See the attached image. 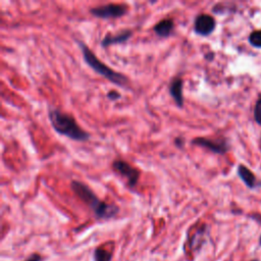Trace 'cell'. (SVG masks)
<instances>
[{
	"mask_svg": "<svg viewBox=\"0 0 261 261\" xmlns=\"http://www.w3.org/2000/svg\"><path fill=\"white\" fill-rule=\"evenodd\" d=\"M48 118L52 128L57 134L80 142H85L90 139V135L78 125L74 117L63 112L57 108L50 107L48 109Z\"/></svg>",
	"mask_w": 261,
	"mask_h": 261,
	"instance_id": "cell-1",
	"label": "cell"
},
{
	"mask_svg": "<svg viewBox=\"0 0 261 261\" xmlns=\"http://www.w3.org/2000/svg\"><path fill=\"white\" fill-rule=\"evenodd\" d=\"M71 187L75 194L93 210L97 218L108 219L118 214L120 209L115 204H108L101 201L95 195V193L84 183L79 181H72Z\"/></svg>",
	"mask_w": 261,
	"mask_h": 261,
	"instance_id": "cell-2",
	"label": "cell"
},
{
	"mask_svg": "<svg viewBox=\"0 0 261 261\" xmlns=\"http://www.w3.org/2000/svg\"><path fill=\"white\" fill-rule=\"evenodd\" d=\"M79 46L82 50V54H83V59H84L85 63L95 73L104 77L105 79H107L109 82H111L112 84H114L117 86L125 87L129 84V79L125 75L113 71L112 69L107 67L105 64H103L100 60H98V57L92 52V50L87 45H85L84 43L79 41Z\"/></svg>",
	"mask_w": 261,
	"mask_h": 261,
	"instance_id": "cell-3",
	"label": "cell"
},
{
	"mask_svg": "<svg viewBox=\"0 0 261 261\" xmlns=\"http://www.w3.org/2000/svg\"><path fill=\"white\" fill-rule=\"evenodd\" d=\"M129 11L126 5L109 4L101 7L93 8L90 13L98 19H119L124 17Z\"/></svg>",
	"mask_w": 261,
	"mask_h": 261,
	"instance_id": "cell-4",
	"label": "cell"
},
{
	"mask_svg": "<svg viewBox=\"0 0 261 261\" xmlns=\"http://www.w3.org/2000/svg\"><path fill=\"white\" fill-rule=\"evenodd\" d=\"M112 167L118 173L127 179L130 187H135L137 185L140 177V171L133 165L125 160L117 159L112 162Z\"/></svg>",
	"mask_w": 261,
	"mask_h": 261,
	"instance_id": "cell-5",
	"label": "cell"
},
{
	"mask_svg": "<svg viewBox=\"0 0 261 261\" xmlns=\"http://www.w3.org/2000/svg\"><path fill=\"white\" fill-rule=\"evenodd\" d=\"M193 145L203 147L213 153L224 154L229 150V144L225 139H208V138H195L191 142Z\"/></svg>",
	"mask_w": 261,
	"mask_h": 261,
	"instance_id": "cell-6",
	"label": "cell"
},
{
	"mask_svg": "<svg viewBox=\"0 0 261 261\" xmlns=\"http://www.w3.org/2000/svg\"><path fill=\"white\" fill-rule=\"evenodd\" d=\"M216 27L215 19L209 15H199L194 22V32L200 36H209Z\"/></svg>",
	"mask_w": 261,
	"mask_h": 261,
	"instance_id": "cell-7",
	"label": "cell"
},
{
	"mask_svg": "<svg viewBox=\"0 0 261 261\" xmlns=\"http://www.w3.org/2000/svg\"><path fill=\"white\" fill-rule=\"evenodd\" d=\"M183 86H184V81L182 77L178 76L175 77L168 86V91L175 102L179 107L184 106V96H183Z\"/></svg>",
	"mask_w": 261,
	"mask_h": 261,
	"instance_id": "cell-8",
	"label": "cell"
},
{
	"mask_svg": "<svg viewBox=\"0 0 261 261\" xmlns=\"http://www.w3.org/2000/svg\"><path fill=\"white\" fill-rule=\"evenodd\" d=\"M133 35L131 30H124L122 32H120L117 35H111V34H107L101 41V46L106 48L110 45H115V44H121V43H125L126 41L129 40V38Z\"/></svg>",
	"mask_w": 261,
	"mask_h": 261,
	"instance_id": "cell-9",
	"label": "cell"
},
{
	"mask_svg": "<svg viewBox=\"0 0 261 261\" xmlns=\"http://www.w3.org/2000/svg\"><path fill=\"white\" fill-rule=\"evenodd\" d=\"M154 32L158 37L167 38L169 37L175 30V23L172 19H164L157 23L154 27Z\"/></svg>",
	"mask_w": 261,
	"mask_h": 261,
	"instance_id": "cell-10",
	"label": "cell"
},
{
	"mask_svg": "<svg viewBox=\"0 0 261 261\" xmlns=\"http://www.w3.org/2000/svg\"><path fill=\"white\" fill-rule=\"evenodd\" d=\"M238 176L240 179L244 182V184L249 188V189H254L256 187V178L255 175L245 165L240 164L238 166Z\"/></svg>",
	"mask_w": 261,
	"mask_h": 261,
	"instance_id": "cell-11",
	"label": "cell"
},
{
	"mask_svg": "<svg viewBox=\"0 0 261 261\" xmlns=\"http://www.w3.org/2000/svg\"><path fill=\"white\" fill-rule=\"evenodd\" d=\"M111 253L104 250V249H96L94 252V260L95 261H110L111 260Z\"/></svg>",
	"mask_w": 261,
	"mask_h": 261,
	"instance_id": "cell-12",
	"label": "cell"
},
{
	"mask_svg": "<svg viewBox=\"0 0 261 261\" xmlns=\"http://www.w3.org/2000/svg\"><path fill=\"white\" fill-rule=\"evenodd\" d=\"M249 43L255 48H261V30L254 31L249 36Z\"/></svg>",
	"mask_w": 261,
	"mask_h": 261,
	"instance_id": "cell-13",
	"label": "cell"
},
{
	"mask_svg": "<svg viewBox=\"0 0 261 261\" xmlns=\"http://www.w3.org/2000/svg\"><path fill=\"white\" fill-rule=\"evenodd\" d=\"M254 120L259 126H261V97L257 100L254 107Z\"/></svg>",
	"mask_w": 261,
	"mask_h": 261,
	"instance_id": "cell-14",
	"label": "cell"
},
{
	"mask_svg": "<svg viewBox=\"0 0 261 261\" xmlns=\"http://www.w3.org/2000/svg\"><path fill=\"white\" fill-rule=\"evenodd\" d=\"M107 97L110 99V100H119L121 99L122 95L118 92V91H110L108 94H107Z\"/></svg>",
	"mask_w": 261,
	"mask_h": 261,
	"instance_id": "cell-15",
	"label": "cell"
},
{
	"mask_svg": "<svg viewBox=\"0 0 261 261\" xmlns=\"http://www.w3.org/2000/svg\"><path fill=\"white\" fill-rule=\"evenodd\" d=\"M175 144L177 145L178 148H183V146H184V144H185V141H184L183 138H177V139L175 140Z\"/></svg>",
	"mask_w": 261,
	"mask_h": 261,
	"instance_id": "cell-16",
	"label": "cell"
},
{
	"mask_svg": "<svg viewBox=\"0 0 261 261\" xmlns=\"http://www.w3.org/2000/svg\"><path fill=\"white\" fill-rule=\"evenodd\" d=\"M26 261H41V257L38 254H34V255L30 256Z\"/></svg>",
	"mask_w": 261,
	"mask_h": 261,
	"instance_id": "cell-17",
	"label": "cell"
},
{
	"mask_svg": "<svg viewBox=\"0 0 261 261\" xmlns=\"http://www.w3.org/2000/svg\"><path fill=\"white\" fill-rule=\"evenodd\" d=\"M260 243H261V238H260Z\"/></svg>",
	"mask_w": 261,
	"mask_h": 261,
	"instance_id": "cell-18",
	"label": "cell"
}]
</instances>
